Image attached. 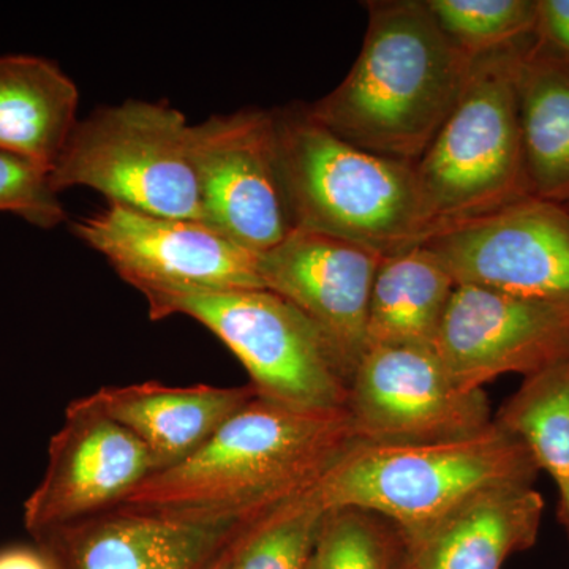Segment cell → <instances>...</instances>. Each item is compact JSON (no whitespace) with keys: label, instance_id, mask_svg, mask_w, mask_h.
<instances>
[{"label":"cell","instance_id":"cell-1","mask_svg":"<svg viewBox=\"0 0 569 569\" xmlns=\"http://www.w3.org/2000/svg\"><path fill=\"white\" fill-rule=\"evenodd\" d=\"M362 443L347 408L254 396L190 458L156 471L118 507L249 520L316 488Z\"/></svg>","mask_w":569,"mask_h":569},{"label":"cell","instance_id":"cell-2","mask_svg":"<svg viewBox=\"0 0 569 569\" xmlns=\"http://www.w3.org/2000/svg\"><path fill=\"white\" fill-rule=\"evenodd\" d=\"M361 52L310 118L362 151L417 164L455 110L473 56L456 47L426 0L367 2Z\"/></svg>","mask_w":569,"mask_h":569},{"label":"cell","instance_id":"cell-3","mask_svg":"<svg viewBox=\"0 0 569 569\" xmlns=\"http://www.w3.org/2000/svg\"><path fill=\"white\" fill-rule=\"evenodd\" d=\"M272 116L293 230L353 242L381 257L425 244L437 233L415 164L356 148L313 121L306 107Z\"/></svg>","mask_w":569,"mask_h":569},{"label":"cell","instance_id":"cell-4","mask_svg":"<svg viewBox=\"0 0 569 569\" xmlns=\"http://www.w3.org/2000/svg\"><path fill=\"white\" fill-rule=\"evenodd\" d=\"M539 468L507 427L415 445L359 443L312 489L326 509L388 520L399 539L429 529L471 497L500 486H533Z\"/></svg>","mask_w":569,"mask_h":569},{"label":"cell","instance_id":"cell-5","mask_svg":"<svg viewBox=\"0 0 569 569\" xmlns=\"http://www.w3.org/2000/svg\"><path fill=\"white\" fill-rule=\"evenodd\" d=\"M533 39L475 58L455 110L415 164L437 233L531 197L516 73Z\"/></svg>","mask_w":569,"mask_h":569},{"label":"cell","instance_id":"cell-6","mask_svg":"<svg viewBox=\"0 0 569 569\" xmlns=\"http://www.w3.org/2000/svg\"><path fill=\"white\" fill-rule=\"evenodd\" d=\"M186 116L171 104L129 100L78 121L52 167L56 193L89 187L108 203L203 222Z\"/></svg>","mask_w":569,"mask_h":569},{"label":"cell","instance_id":"cell-7","mask_svg":"<svg viewBox=\"0 0 569 569\" xmlns=\"http://www.w3.org/2000/svg\"><path fill=\"white\" fill-rule=\"evenodd\" d=\"M153 320L192 318L233 351L258 396L307 410L347 408L348 380L316 326L291 302L258 290H144Z\"/></svg>","mask_w":569,"mask_h":569},{"label":"cell","instance_id":"cell-8","mask_svg":"<svg viewBox=\"0 0 569 569\" xmlns=\"http://www.w3.org/2000/svg\"><path fill=\"white\" fill-rule=\"evenodd\" d=\"M362 443L415 445L473 436L492 425L485 389H466L436 347L370 348L348 387Z\"/></svg>","mask_w":569,"mask_h":569},{"label":"cell","instance_id":"cell-9","mask_svg":"<svg viewBox=\"0 0 569 569\" xmlns=\"http://www.w3.org/2000/svg\"><path fill=\"white\" fill-rule=\"evenodd\" d=\"M203 223L263 254L293 231L277 164L272 111L241 110L190 126Z\"/></svg>","mask_w":569,"mask_h":569},{"label":"cell","instance_id":"cell-10","mask_svg":"<svg viewBox=\"0 0 569 569\" xmlns=\"http://www.w3.org/2000/svg\"><path fill=\"white\" fill-rule=\"evenodd\" d=\"M71 228L138 291L264 288L261 254L198 220L151 216L108 203Z\"/></svg>","mask_w":569,"mask_h":569},{"label":"cell","instance_id":"cell-11","mask_svg":"<svg viewBox=\"0 0 569 569\" xmlns=\"http://www.w3.org/2000/svg\"><path fill=\"white\" fill-rule=\"evenodd\" d=\"M458 284L569 306V211L527 197L426 242Z\"/></svg>","mask_w":569,"mask_h":569},{"label":"cell","instance_id":"cell-12","mask_svg":"<svg viewBox=\"0 0 569 569\" xmlns=\"http://www.w3.org/2000/svg\"><path fill=\"white\" fill-rule=\"evenodd\" d=\"M156 473L137 437L89 402L73 400L52 436L43 478L24 503L26 529L37 538L118 507Z\"/></svg>","mask_w":569,"mask_h":569},{"label":"cell","instance_id":"cell-13","mask_svg":"<svg viewBox=\"0 0 569 569\" xmlns=\"http://www.w3.org/2000/svg\"><path fill=\"white\" fill-rule=\"evenodd\" d=\"M433 347L462 388L526 378L569 353V306L458 284Z\"/></svg>","mask_w":569,"mask_h":569},{"label":"cell","instance_id":"cell-14","mask_svg":"<svg viewBox=\"0 0 569 569\" xmlns=\"http://www.w3.org/2000/svg\"><path fill=\"white\" fill-rule=\"evenodd\" d=\"M380 253L329 236L291 231L261 254L266 290L282 296L331 348L348 385L367 351L370 296Z\"/></svg>","mask_w":569,"mask_h":569},{"label":"cell","instance_id":"cell-15","mask_svg":"<svg viewBox=\"0 0 569 569\" xmlns=\"http://www.w3.org/2000/svg\"><path fill=\"white\" fill-rule=\"evenodd\" d=\"M244 522L116 507L41 539L62 569H204Z\"/></svg>","mask_w":569,"mask_h":569},{"label":"cell","instance_id":"cell-16","mask_svg":"<svg viewBox=\"0 0 569 569\" xmlns=\"http://www.w3.org/2000/svg\"><path fill=\"white\" fill-rule=\"evenodd\" d=\"M542 512L545 500L533 486H500L400 545L413 569H501L509 556L535 545Z\"/></svg>","mask_w":569,"mask_h":569},{"label":"cell","instance_id":"cell-17","mask_svg":"<svg viewBox=\"0 0 569 569\" xmlns=\"http://www.w3.org/2000/svg\"><path fill=\"white\" fill-rule=\"evenodd\" d=\"M257 395L252 385L181 388L148 381L100 388L86 397L129 429L151 452L156 471H162L190 458Z\"/></svg>","mask_w":569,"mask_h":569},{"label":"cell","instance_id":"cell-18","mask_svg":"<svg viewBox=\"0 0 569 569\" xmlns=\"http://www.w3.org/2000/svg\"><path fill=\"white\" fill-rule=\"evenodd\" d=\"M80 92L58 63L0 56V151L51 173L77 126Z\"/></svg>","mask_w":569,"mask_h":569},{"label":"cell","instance_id":"cell-19","mask_svg":"<svg viewBox=\"0 0 569 569\" xmlns=\"http://www.w3.org/2000/svg\"><path fill=\"white\" fill-rule=\"evenodd\" d=\"M516 92L531 197L569 200V61L539 43L522 52Z\"/></svg>","mask_w":569,"mask_h":569},{"label":"cell","instance_id":"cell-20","mask_svg":"<svg viewBox=\"0 0 569 569\" xmlns=\"http://www.w3.org/2000/svg\"><path fill=\"white\" fill-rule=\"evenodd\" d=\"M456 287L455 277L426 242L383 257L370 296L367 350L436 346Z\"/></svg>","mask_w":569,"mask_h":569},{"label":"cell","instance_id":"cell-21","mask_svg":"<svg viewBox=\"0 0 569 569\" xmlns=\"http://www.w3.org/2000/svg\"><path fill=\"white\" fill-rule=\"evenodd\" d=\"M529 448L560 496V519L569 537V365L568 355L523 378L496 418Z\"/></svg>","mask_w":569,"mask_h":569},{"label":"cell","instance_id":"cell-22","mask_svg":"<svg viewBox=\"0 0 569 569\" xmlns=\"http://www.w3.org/2000/svg\"><path fill=\"white\" fill-rule=\"evenodd\" d=\"M326 509L312 490L246 520L230 542V569H307Z\"/></svg>","mask_w":569,"mask_h":569},{"label":"cell","instance_id":"cell-23","mask_svg":"<svg viewBox=\"0 0 569 569\" xmlns=\"http://www.w3.org/2000/svg\"><path fill=\"white\" fill-rule=\"evenodd\" d=\"M437 24L456 47L477 56L530 39L538 0H426Z\"/></svg>","mask_w":569,"mask_h":569},{"label":"cell","instance_id":"cell-24","mask_svg":"<svg viewBox=\"0 0 569 569\" xmlns=\"http://www.w3.org/2000/svg\"><path fill=\"white\" fill-rule=\"evenodd\" d=\"M402 545L392 526L358 509L326 512L307 569H399Z\"/></svg>","mask_w":569,"mask_h":569},{"label":"cell","instance_id":"cell-25","mask_svg":"<svg viewBox=\"0 0 569 569\" xmlns=\"http://www.w3.org/2000/svg\"><path fill=\"white\" fill-rule=\"evenodd\" d=\"M0 212L50 230L66 220L59 194L52 190L50 173L14 153L0 151Z\"/></svg>","mask_w":569,"mask_h":569},{"label":"cell","instance_id":"cell-26","mask_svg":"<svg viewBox=\"0 0 569 569\" xmlns=\"http://www.w3.org/2000/svg\"><path fill=\"white\" fill-rule=\"evenodd\" d=\"M537 39L569 61V0H538Z\"/></svg>","mask_w":569,"mask_h":569},{"label":"cell","instance_id":"cell-27","mask_svg":"<svg viewBox=\"0 0 569 569\" xmlns=\"http://www.w3.org/2000/svg\"><path fill=\"white\" fill-rule=\"evenodd\" d=\"M0 569H62L50 550L18 546L0 550Z\"/></svg>","mask_w":569,"mask_h":569},{"label":"cell","instance_id":"cell-28","mask_svg":"<svg viewBox=\"0 0 569 569\" xmlns=\"http://www.w3.org/2000/svg\"><path fill=\"white\" fill-rule=\"evenodd\" d=\"M239 530V529H238ZM234 537V535H233ZM231 537V539H233ZM230 541L223 546V549L217 553L216 557L208 565H206L204 569H230Z\"/></svg>","mask_w":569,"mask_h":569},{"label":"cell","instance_id":"cell-29","mask_svg":"<svg viewBox=\"0 0 569 569\" xmlns=\"http://www.w3.org/2000/svg\"><path fill=\"white\" fill-rule=\"evenodd\" d=\"M399 569H413L410 563H408L406 556H403V549H402V560H400V567Z\"/></svg>","mask_w":569,"mask_h":569},{"label":"cell","instance_id":"cell-30","mask_svg":"<svg viewBox=\"0 0 569 569\" xmlns=\"http://www.w3.org/2000/svg\"><path fill=\"white\" fill-rule=\"evenodd\" d=\"M563 204L567 206L568 211H569V200L567 201V203H563Z\"/></svg>","mask_w":569,"mask_h":569},{"label":"cell","instance_id":"cell-31","mask_svg":"<svg viewBox=\"0 0 569 569\" xmlns=\"http://www.w3.org/2000/svg\"><path fill=\"white\" fill-rule=\"evenodd\" d=\"M568 365H569V353H568Z\"/></svg>","mask_w":569,"mask_h":569}]
</instances>
